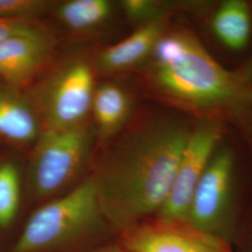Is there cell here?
Returning a JSON list of instances; mask_svg holds the SVG:
<instances>
[{
    "label": "cell",
    "instance_id": "obj_1",
    "mask_svg": "<svg viewBox=\"0 0 252 252\" xmlns=\"http://www.w3.org/2000/svg\"><path fill=\"white\" fill-rule=\"evenodd\" d=\"M191 128L165 118L121 139L92 179L103 218L123 232L156 215L168 196Z\"/></svg>",
    "mask_w": 252,
    "mask_h": 252
},
{
    "label": "cell",
    "instance_id": "obj_2",
    "mask_svg": "<svg viewBox=\"0 0 252 252\" xmlns=\"http://www.w3.org/2000/svg\"><path fill=\"white\" fill-rule=\"evenodd\" d=\"M146 78L162 98L199 114L252 106V86L239 71L218 63L188 29L162 34L149 57Z\"/></svg>",
    "mask_w": 252,
    "mask_h": 252
},
{
    "label": "cell",
    "instance_id": "obj_3",
    "mask_svg": "<svg viewBox=\"0 0 252 252\" xmlns=\"http://www.w3.org/2000/svg\"><path fill=\"white\" fill-rule=\"evenodd\" d=\"M104 219L92 178L39 207L30 216L10 252H49L87 234Z\"/></svg>",
    "mask_w": 252,
    "mask_h": 252
},
{
    "label": "cell",
    "instance_id": "obj_4",
    "mask_svg": "<svg viewBox=\"0 0 252 252\" xmlns=\"http://www.w3.org/2000/svg\"><path fill=\"white\" fill-rule=\"evenodd\" d=\"M92 145V134L84 124L39 134L31 155L28 177L37 198H46L64 188L80 172Z\"/></svg>",
    "mask_w": 252,
    "mask_h": 252
},
{
    "label": "cell",
    "instance_id": "obj_5",
    "mask_svg": "<svg viewBox=\"0 0 252 252\" xmlns=\"http://www.w3.org/2000/svg\"><path fill=\"white\" fill-rule=\"evenodd\" d=\"M94 90L93 71L85 62L74 61L57 70L36 96L45 128L64 129L84 124Z\"/></svg>",
    "mask_w": 252,
    "mask_h": 252
},
{
    "label": "cell",
    "instance_id": "obj_6",
    "mask_svg": "<svg viewBox=\"0 0 252 252\" xmlns=\"http://www.w3.org/2000/svg\"><path fill=\"white\" fill-rule=\"evenodd\" d=\"M234 185V153L220 146L195 187L185 220L203 231L223 236L232 214Z\"/></svg>",
    "mask_w": 252,
    "mask_h": 252
},
{
    "label": "cell",
    "instance_id": "obj_7",
    "mask_svg": "<svg viewBox=\"0 0 252 252\" xmlns=\"http://www.w3.org/2000/svg\"><path fill=\"white\" fill-rule=\"evenodd\" d=\"M119 246L124 252H234L223 236L186 220L154 216L124 230Z\"/></svg>",
    "mask_w": 252,
    "mask_h": 252
},
{
    "label": "cell",
    "instance_id": "obj_8",
    "mask_svg": "<svg viewBox=\"0 0 252 252\" xmlns=\"http://www.w3.org/2000/svg\"><path fill=\"white\" fill-rule=\"evenodd\" d=\"M222 135L221 123L213 118H206L191 128L168 196L155 216L170 220H186L193 191L220 146Z\"/></svg>",
    "mask_w": 252,
    "mask_h": 252
},
{
    "label": "cell",
    "instance_id": "obj_9",
    "mask_svg": "<svg viewBox=\"0 0 252 252\" xmlns=\"http://www.w3.org/2000/svg\"><path fill=\"white\" fill-rule=\"evenodd\" d=\"M51 50L50 37L37 27L9 37L0 44V77L18 90L41 68Z\"/></svg>",
    "mask_w": 252,
    "mask_h": 252
},
{
    "label": "cell",
    "instance_id": "obj_10",
    "mask_svg": "<svg viewBox=\"0 0 252 252\" xmlns=\"http://www.w3.org/2000/svg\"><path fill=\"white\" fill-rule=\"evenodd\" d=\"M164 32L165 19L142 25L121 42L103 50L96 57V65L102 71L117 72L142 63Z\"/></svg>",
    "mask_w": 252,
    "mask_h": 252
},
{
    "label": "cell",
    "instance_id": "obj_11",
    "mask_svg": "<svg viewBox=\"0 0 252 252\" xmlns=\"http://www.w3.org/2000/svg\"><path fill=\"white\" fill-rule=\"evenodd\" d=\"M38 135L34 107L18 90L0 85V135L15 143H29Z\"/></svg>",
    "mask_w": 252,
    "mask_h": 252
},
{
    "label": "cell",
    "instance_id": "obj_12",
    "mask_svg": "<svg viewBox=\"0 0 252 252\" xmlns=\"http://www.w3.org/2000/svg\"><path fill=\"white\" fill-rule=\"evenodd\" d=\"M252 10L244 0H226L217 6L210 18L212 33L226 48L241 51L252 35Z\"/></svg>",
    "mask_w": 252,
    "mask_h": 252
},
{
    "label": "cell",
    "instance_id": "obj_13",
    "mask_svg": "<svg viewBox=\"0 0 252 252\" xmlns=\"http://www.w3.org/2000/svg\"><path fill=\"white\" fill-rule=\"evenodd\" d=\"M100 136L108 138L126 126L132 112V99L123 87L107 82L95 88L92 102Z\"/></svg>",
    "mask_w": 252,
    "mask_h": 252
},
{
    "label": "cell",
    "instance_id": "obj_14",
    "mask_svg": "<svg viewBox=\"0 0 252 252\" xmlns=\"http://www.w3.org/2000/svg\"><path fill=\"white\" fill-rule=\"evenodd\" d=\"M111 10L108 0H69L60 5L57 16L73 30H86L105 22Z\"/></svg>",
    "mask_w": 252,
    "mask_h": 252
},
{
    "label": "cell",
    "instance_id": "obj_15",
    "mask_svg": "<svg viewBox=\"0 0 252 252\" xmlns=\"http://www.w3.org/2000/svg\"><path fill=\"white\" fill-rule=\"evenodd\" d=\"M21 201V177L14 162H0V228L11 225Z\"/></svg>",
    "mask_w": 252,
    "mask_h": 252
},
{
    "label": "cell",
    "instance_id": "obj_16",
    "mask_svg": "<svg viewBox=\"0 0 252 252\" xmlns=\"http://www.w3.org/2000/svg\"><path fill=\"white\" fill-rule=\"evenodd\" d=\"M121 6L127 18L142 26L165 19L172 4L156 0H124Z\"/></svg>",
    "mask_w": 252,
    "mask_h": 252
},
{
    "label": "cell",
    "instance_id": "obj_17",
    "mask_svg": "<svg viewBox=\"0 0 252 252\" xmlns=\"http://www.w3.org/2000/svg\"><path fill=\"white\" fill-rule=\"evenodd\" d=\"M49 6L43 0H0V20H30Z\"/></svg>",
    "mask_w": 252,
    "mask_h": 252
},
{
    "label": "cell",
    "instance_id": "obj_18",
    "mask_svg": "<svg viewBox=\"0 0 252 252\" xmlns=\"http://www.w3.org/2000/svg\"><path fill=\"white\" fill-rule=\"evenodd\" d=\"M35 27L30 20H0V44L11 36Z\"/></svg>",
    "mask_w": 252,
    "mask_h": 252
},
{
    "label": "cell",
    "instance_id": "obj_19",
    "mask_svg": "<svg viewBox=\"0 0 252 252\" xmlns=\"http://www.w3.org/2000/svg\"><path fill=\"white\" fill-rule=\"evenodd\" d=\"M239 73L242 75L244 80L248 84L252 86V59L248 65L244 68L243 70L239 71Z\"/></svg>",
    "mask_w": 252,
    "mask_h": 252
},
{
    "label": "cell",
    "instance_id": "obj_20",
    "mask_svg": "<svg viewBox=\"0 0 252 252\" xmlns=\"http://www.w3.org/2000/svg\"><path fill=\"white\" fill-rule=\"evenodd\" d=\"M95 252H124V251L122 250V248L119 245H117V246H110V247L103 248Z\"/></svg>",
    "mask_w": 252,
    "mask_h": 252
}]
</instances>
